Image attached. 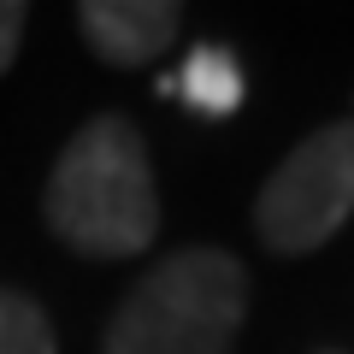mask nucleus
<instances>
[{"label":"nucleus","mask_w":354,"mask_h":354,"mask_svg":"<svg viewBox=\"0 0 354 354\" xmlns=\"http://www.w3.org/2000/svg\"><path fill=\"white\" fill-rule=\"evenodd\" d=\"M48 230L88 260H130L160 236V189H153L148 142L118 113L88 118L53 160L41 195Z\"/></svg>","instance_id":"1"},{"label":"nucleus","mask_w":354,"mask_h":354,"mask_svg":"<svg viewBox=\"0 0 354 354\" xmlns=\"http://www.w3.org/2000/svg\"><path fill=\"white\" fill-rule=\"evenodd\" d=\"M248 313V272L225 248H177L118 301L101 354H230Z\"/></svg>","instance_id":"2"},{"label":"nucleus","mask_w":354,"mask_h":354,"mask_svg":"<svg viewBox=\"0 0 354 354\" xmlns=\"http://www.w3.org/2000/svg\"><path fill=\"white\" fill-rule=\"evenodd\" d=\"M354 213V118L313 130L278 171L266 177L254 201V230L272 254L295 260L313 254L348 225Z\"/></svg>","instance_id":"3"},{"label":"nucleus","mask_w":354,"mask_h":354,"mask_svg":"<svg viewBox=\"0 0 354 354\" xmlns=\"http://www.w3.org/2000/svg\"><path fill=\"white\" fill-rule=\"evenodd\" d=\"M77 24L106 65H148L177 41L183 12L171 0H88L77 6Z\"/></svg>","instance_id":"4"},{"label":"nucleus","mask_w":354,"mask_h":354,"mask_svg":"<svg viewBox=\"0 0 354 354\" xmlns=\"http://www.w3.org/2000/svg\"><path fill=\"white\" fill-rule=\"evenodd\" d=\"M160 95H177V101L189 106L201 118H230L242 106V71H236V53L225 48H195L183 59V71L165 77Z\"/></svg>","instance_id":"5"},{"label":"nucleus","mask_w":354,"mask_h":354,"mask_svg":"<svg viewBox=\"0 0 354 354\" xmlns=\"http://www.w3.org/2000/svg\"><path fill=\"white\" fill-rule=\"evenodd\" d=\"M0 354H53L48 313L18 290H0Z\"/></svg>","instance_id":"6"},{"label":"nucleus","mask_w":354,"mask_h":354,"mask_svg":"<svg viewBox=\"0 0 354 354\" xmlns=\"http://www.w3.org/2000/svg\"><path fill=\"white\" fill-rule=\"evenodd\" d=\"M18 41H24V6L18 0H0V71L18 59Z\"/></svg>","instance_id":"7"}]
</instances>
